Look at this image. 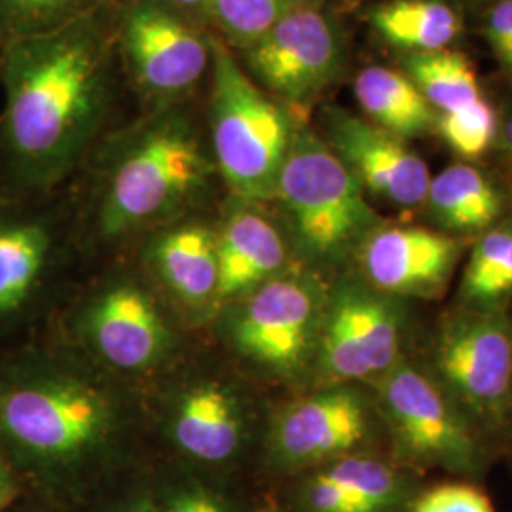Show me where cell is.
<instances>
[{
  "instance_id": "cell-1",
  "label": "cell",
  "mask_w": 512,
  "mask_h": 512,
  "mask_svg": "<svg viewBox=\"0 0 512 512\" xmlns=\"http://www.w3.org/2000/svg\"><path fill=\"white\" fill-rule=\"evenodd\" d=\"M112 6L0 52V198H42L99 145L114 99Z\"/></svg>"
},
{
  "instance_id": "cell-2",
  "label": "cell",
  "mask_w": 512,
  "mask_h": 512,
  "mask_svg": "<svg viewBox=\"0 0 512 512\" xmlns=\"http://www.w3.org/2000/svg\"><path fill=\"white\" fill-rule=\"evenodd\" d=\"M145 397L59 338L0 351V456L16 475L73 486L147 429Z\"/></svg>"
},
{
  "instance_id": "cell-3",
  "label": "cell",
  "mask_w": 512,
  "mask_h": 512,
  "mask_svg": "<svg viewBox=\"0 0 512 512\" xmlns=\"http://www.w3.org/2000/svg\"><path fill=\"white\" fill-rule=\"evenodd\" d=\"M93 154L90 220L105 243L194 217L222 186L207 129L184 103L148 110Z\"/></svg>"
},
{
  "instance_id": "cell-4",
  "label": "cell",
  "mask_w": 512,
  "mask_h": 512,
  "mask_svg": "<svg viewBox=\"0 0 512 512\" xmlns=\"http://www.w3.org/2000/svg\"><path fill=\"white\" fill-rule=\"evenodd\" d=\"M61 342L124 382L156 380L183 359L181 321L135 270H110L71 300Z\"/></svg>"
},
{
  "instance_id": "cell-5",
  "label": "cell",
  "mask_w": 512,
  "mask_h": 512,
  "mask_svg": "<svg viewBox=\"0 0 512 512\" xmlns=\"http://www.w3.org/2000/svg\"><path fill=\"white\" fill-rule=\"evenodd\" d=\"M76 241L55 194L0 198V351L42 338L69 291Z\"/></svg>"
},
{
  "instance_id": "cell-6",
  "label": "cell",
  "mask_w": 512,
  "mask_h": 512,
  "mask_svg": "<svg viewBox=\"0 0 512 512\" xmlns=\"http://www.w3.org/2000/svg\"><path fill=\"white\" fill-rule=\"evenodd\" d=\"M329 287L293 266L220 308L213 330L243 376L291 384L315 365Z\"/></svg>"
},
{
  "instance_id": "cell-7",
  "label": "cell",
  "mask_w": 512,
  "mask_h": 512,
  "mask_svg": "<svg viewBox=\"0 0 512 512\" xmlns=\"http://www.w3.org/2000/svg\"><path fill=\"white\" fill-rule=\"evenodd\" d=\"M285 236L306 268H334L355 256L378 226L366 192L323 137L298 124L275 184Z\"/></svg>"
},
{
  "instance_id": "cell-8",
  "label": "cell",
  "mask_w": 512,
  "mask_h": 512,
  "mask_svg": "<svg viewBox=\"0 0 512 512\" xmlns=\"http://www.w3.org/2000/svg\"><path fill=\"white\" fill-rule=\"evenodd\" d=\"M207 137L230 198L272 202L298 122L243 69L213 35Z\"/></svg>"
},
{
  "instance_id": "cell-9",
  "label": "cell",
  "mask_w": 512,
  "mask_h": 512,
  "mask_svg": "<svg viewBox=\"0 0 512 512\" xmlns=\"http://www.w3.org/2000/svg\"><path fill=\"white\" fill-rule=\"evenodd\" d=\"M236 366L188 365L183 359L156 378L147 406L148 425L184 459L203 467L238 461L258 429L251 389Z\"/></svg>"
},
{
  "instance_id": "cell-10",
  "label": "cell",
  "mask_w": 512,
  "mask_h": 512,
  "mask_svg": "<svg viewBox=\"0 0 512 512\" xmlns=\"http://www.w3.org/2000/svg\"><path fill=\"white\" fill-rule=\"evenodd\" d=\"M116 48L150 109L184 103L211 73L213 35L165 0H128L116 10Z\"/></svg>"
},
{
  "instance_id": "cell-11",
  "label": "cell",
  "mask_w": 512,
  "mask_h": 512,
  "mask_svg": "<svg viewBox=\"0 0 512 512\" xmlns=\"http://www.w3.org/2000/svg\"><path fill=\"white\" fill-rule=\"evenodd\" d=\"M403 319L391 296L361 277L330 287L313 370L323 385L380 380L397 365Z\"/></svg>"
},
{
  "instance_id": "cell-12",
  "label": "cell",
  "mask_w": 512,
  "mask_h": 512,
  "mask_svg": "<svg viewBox=\"0 0 512 512\" xmlns=\"http://www.w3.org/2000/svg\"><path fill=\"white\" fill-rule=\"evenodd\" d=\"M378 382L382 412L406 463L459 475L478 471L482 454L473 431L429 376L399 361Z\"/></svg>"
},
{
  "instance_id": "cell-13",
  "label": "cell",
  "mask_w": 512,
  "mask_h": 512,
  "mask_svg": "<svg viewBox=\"0 0 512 512\" xmlns=\"http://www.w3.org/2000/svg\"><path fill=\"white\" fill-rule=\"evenodd\" d=\"M370 427V404L359 387L323 385L281 406L266 423V458L279 471H311L361 452Z\"/></svg>"
},
{
  "instance_id": "cell-14",
  "label": "cell",
  "mask_w": 512,
  "mask_h": 512,
  "mask_svg": "<svg viewBox=\"0 0 512 512\" xmlns=\"http://www.w3.org/2000/svg\"><path fill=\"white\" fill-rule=\"evenodd\" d=\"M243 52V69L266 93L306 105L342 67V40L315 6H289L274 25Z\"/></svg>"
},
{
  "instance_id": "cell-15",
  "label": "cell",
  "mask_w": 512,
  "mask_h": 512,
  "mask_svg": "<svg viewBox=\"0 0 512 512\" xmlns=\"http://www.w3.org/2000/svg\"><path fill=\"white\" fill-rule=\"evenodd\" d=\"M437 368L450 393L482 420H499L512 391V332L497 311L454 317L440 334Z\"/></svg>"
},
{
  "instance_id": "cell-16",
  "label": "cell",
  "mask_w": 512,
  "mask_h": 512,
  "mask_svg": "<svg viewBox=\"0 0 512 512\" xmlns=\"http://www.w3.org/2000/svg\"><path fill=\"white\" fill-rule=\"evenodd\" d=\"M141 266L181 323H213L220 289L217 224L194 215L148 234Z\"/></svg>"
},
{
  "instance_id": "cell-17",
  "label": "cell",
  "mask_w": 512,
  "mask_h": 512,
  "mask_svg": "<svg viewBox=\"0 0 512 512\" xmlns=\"http://www.w3.org/2000/svg\"><path fill=\"white\" fill-rule=\"evenodd\" d=\"M323 128L327 145L365 192L397 207L425 203L431 173L403 137L338 107L323 110Z\"/></svg>"
},
{
  "instance_id": "cell-18",
  "label": "cell",
  "mask_w": 512,
  "mask_h": 512,
  "mask_svg": "<svg viewBox=\"0 0 512 512\" xmlns=\"http://www.w3.org/2000/svg\"><path fill=\"white\" fill-rule=\"evenodd\" d=\"M355 256L361 279L385 296L433 298L442 293L459 258L454 238L416 226L374 228Z\"/></svg>"
},
{
  "instance_id": "cell-19",
  "label": "cell",
  "mask_w": 512,
  "mask_h": 512,
  "mask_svg": "<svg viewBox=\"0 0 512 512\" xmlns=\"http://www.w3.org/2000/svg\"><path fill=\"white\" fill-rule=\"evenodd\" d=\"M262 205L228 196L217 222L219 310L294 266L289 239Z\"/></svg>"
},
{
  "instance_id": "cell-20",
  "label": "cell",
  "mask_w": 512,
  "mask_h": 512,
  "mask_svg": "<svg viewBox=\"0 0 512 512\" xmlns=\"http://www.w3.org/2000/svg\"><path fill=\"white\" fill-rule=\"evenodd\" d=\"M311 471L300 492L306 512H401L414 499L404 473L363 452Z\"/></svg>"
},
{
  "instance_id": "cell-21",
  "label": "cell",
  "mask_w": 512,
  "mask_h": 512,
  "mask_svg": "<svg viewBox=\"0 0 512 512\" xmlns=\"http://www.w3.org/2000/svg\"><path fill=\"white\" fill-rule=\"evenodd\" d=\"M353 93L372 124L403 139L425 133L439 120L410 78L385 67L357 74Z\"/></svg>"
},
{
  "instance_id": "cell-22",
  "label": "cell",
  "mask_w": 512,
  "mask_h": 512,
  "mask_svg": "<svg viewBox=\"0 0 512 512\" xmlns=\"http://www.w3.org/2000/svg\"><path fill=\"white\" fill-rule=\"evenodd\" d=\"M425 203L440 226L463 234L486 230L501 211L494 184L465 164L450 165L431 179Z\"/></svg>"
},
{
  "instance_id": "cell-23",
  "label": "cell",
  "mask_w": 512,
  "mask_h": 512,
  "mask_svg": "<svg viewBox=\"0 0 512 512\" xmlns=\"http://www.w3.org/2000/svg\"><path fill=\"white\" fill-rule=\"evenodd\" d=\"M372 29L393 46L418 52L444 50L458 37V14L439 0H395L368 14Z\"/></svg>"
},
{
  "instance_id": "cell-24",
  "label": "cell",
  "mask_w": 512,
  "mask_h": 512,
  "mask_svg": "<svg viewBox=\"0 0 512 512\" xmlns=\"http://www.w3.org/2000/svg\"><path fill=\"white\" fill-rule=\"evenodd\" d=\"M410 80L440 114H454L482 101L480 86L469 59L458 52H418L406 61Z\"/></svg>"
},
{
  "instance_id": "cell-25",
  "label": "cell",
  "mask_w": 512,
  "mask_h": 512,
  "mask_svg": "<svg viewBox=\"0 0 512 512\" xmlns=\"http://www.w3.org/2000/svg\"><path fill=\"white\" fill-rule=\"evenodd\" d=\"M512 293V228L484 234L469 256L461 296L476 311H494Z\"/></svg>"
},
{
  "instance_id": "cell-26",
  "label": "cell",
  "mask_w": 512,
  "mask_h": 512,
  "mask_svg": "<svg viewBox=\"0 0 512 512\" xmlns=\"http://www.w3.org/2000/svg\"><path fill=\"white\" fill-rule=\"evenodd\" d=\"M112 6V0H0V52Z\"/></svg>"
},
{
  "instance_id": "cell-27",
  "label": "cell",
  "mask_w": 512,
  "mask_h": 512,
  "mask_svg": "<svg viewBox=\"0 0 512 512\" xmlns=\"http://www.w3.org/2000/svg\"><path fill=\"white\" fill-rule=\"evenodd\" d=\"M289 8L287 0H209L211 19L230 48H247L262 37Z\"/></svg>"
},
{
  "instance_id": "cell-28",
  "label": "cell",
  "mask_w": 512,
  "mask_h": 512,
  "mask_svg": "<svg viewBox=\"0 0 512 512\" xmlns=\"http://www.w3.org/2000/svg\"><path fill=\"white\" fill-rule=\"evenodd\" d=\"M495 112L482 99L469 109L440 114L439 131L444 141L463 158H478L492 145L495 137Z\"/></svg>"
},
{
  "instance_id": "cell-29",
  "label": "cell",
  "mask_w": 512,
  "mask_h": 512,
  "mask_svg": "<svg viewBox=\"0 0 512 512\" xmlns=\"http://www.w3.org/2000/svg\"><path fill=\"white\" fill-rule=\"evenodd\" d=\"M150 497L154 512H238L224 495L196 478L171 480Z\"/></svg>"
},
{
  "instance_id": "cell-30",
  "label": "cell",
  "mask_w": 512,
  "mask_h": 512,
  "mask_svg": "<svg viewBox=\"0 0 512 512\" xmlns=\"http://www.w3.org/2000/svg\"><path fill=\"white\" fill-rule=\"evenodd\" d=\"M408 512H497L484 490L469 482H446L416 495Z\"/></svg>"
},
{
  "instance_id": "cell-31",
  "label": "cell",
  "mask_w": 512,
  "mask_h": 512,
  "mask_svg": "<svg viewBox=\"0 0 512 512\" xmlns=\"http://www.w3.org/2000/svg\"><path fill=\"white\" fill-rule=\"evenodd\" d=\"M486 35L499 59L512 67V0L499 2L492 10Z\"/></svg>"
},
{
  "instance_id": "cell-32",
  "label": "cell",
  "mask_w": 512,
  "mask_h": 512,
  "mask_svg": "<svg viewBox=\"0 0 512 512\" xmlns=\"http://www.w3.org/2000/svg\"><path fill=\"white\" fill-rule=\"evenodd\" d=\"M19 495V476L0 456V512L6 511Z\"/></svg>"
},
{
  "instance_id": "cell-33",
  "label": "cell",
  "mask_w": 512,
  "mask_h": 512,
  "mask_svg": "<svg viewBox=\"0 0 512 512\" xmlns=\"http://www.w3.org/2000/svg\"><path fill=\"white\" fill-rule=\"evenodd\" d=\"M109 512H154L150 492H137V494L124 497Z\"/></svg>"
},
{
  "instance_id": "cell-34",
  "label": "cell",
  "mask_w": 512,
  "mask_h": 512,
  "mask_svg": "<svg viewBox=\"0 0 512 512\" xmlns=\"http://www.w3.org/2000/svg\"><path fill=\"white\" fill-rule=\"evenodd\" d=\"M165 2H169L171 6H175L177 10H181L184 14L196 18L200 14H205L209 0H165Z\"/></svg>"
},
{
  "instance_id": "cell-35",
  "label": "cell",
  "mask_w": 512,
  "mask_h": 512,
  "mask_svg": "<svg viewBox=\"0 0 512 512\" xmlns=\"http://www.w3.org/2000/svg\"><path fill=\"white\" fill-rule=\"evenodd\" d=\"M503 148H505V152H507V156L511 158L512 162V118H509V122L505 124V129H503Z\"/></svg>"
},
{
  "instance_id": "cell-36",
  "label": "cell",
  "mask_w": 512,
  "mask_h": 512,
  "mask_svg": "<svg viewBox=\"0 0 512 512\" xmlns=\"http://www.w3.org/2000/svg\"><path fill=\"white\" fill-rule=\"evenodd\" d=\"M319 0H287L289 6H315Z\"/></svg>"
}]
</instances>
